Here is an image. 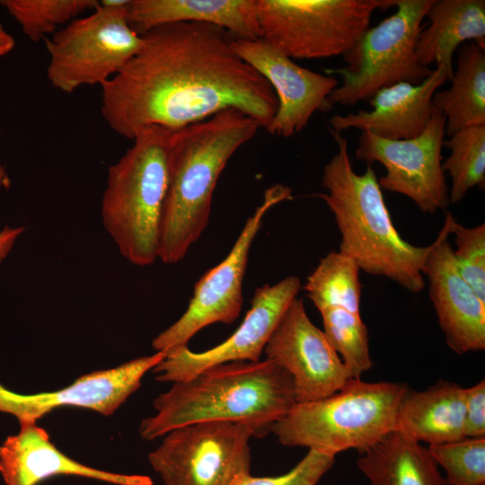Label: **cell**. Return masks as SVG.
<instances>
[{
    "mask_svg": "<svg viewBox=\"0 0 485 485\" xmlns=\"http://www.w3.org/2000/svg\"><path fill=\"white\" fill-rule=\"evenodd\" d=\"M445 118L433 110L425 130L405 140H389L361 131L356 157L370 164L378 162L386 173L378 180L381 190L410 198L424 213L435 214L449 204L442 168Z\"/></svg>",
    "mask_w": 485,
    "mask_h": 485,
    "instance_id": "7c38bea8",
    "label": "cell"
},
{
    "mask_svg": "<svg viewBox=\"0 0 485 485\" xmlns=\"http://www.w3.org/2000/svg\"><path fill=\"white\" fill-rule=\"evenodd\" d=\"M291 376L275 361H233L208 366L172 384L153 401L156 413L142 420V438L202 421H231L264 437L295 404Z\"/></svg>",
    "mask_w": 485,
    "mask_h": 485,
    "instance_id": "7a4b0ae2",
    "label": "cell"
},
{
    "mask_svg": "<svg viewBox=\"0 0 485 485\" xmlns=\"http://www.w3.org/2000/svg\"><path fill=\"white\" fill-rule=\"evenodd\" d=\"M171 130L144 129L108 170L101 198L102 223L120 254L136 266H149L158 260Z\"/></svg>",
    "mask_w": 485,
    "mask_h": 485,
    "instance_id": "5b68a950",
    "label": "cell"
},
{
    "mask_svg": "<svg viewBox=\"0 0 485 485\" xmlns=\"http://www.w3.org/2000/svg\"><path fill=\"white\" fill-rule=\"evenodd\" d=\"M464 398V388L448 381L421 392L409 388L398 407L394 431L428 445L462 439Z\"/></svg>",
    "mask_w": 485,
    "mask_h": 485,
    "instance_id": "44dd1931",
    "label": "cell"
},
{
    "mask_svg": "<svg viewBox=\"0 0 485 485\" xmlns=\"http://www.w3.org/2000/svg\"><path fill=\"white\" fill-rule=\"evenodd\" d=\"M334 462V455L309 449L297 464L282 475L253 477L250 473L242 477L234 485H317Z\"/></svg>",
    "mask_w": 485,
    "mask_h": 485,
    "instance_id": "4dcf8cb0",
    "label": "cell"
},
{
    "mask_svg": "<svg viewBox=\"0 0 485 485\" xmlns=\"http://www.w3.org/2000/svg\"><path fill=\"white\" fill-rule=\"evenodd\" d=\"M14 39L0 24V57L10 52L14 47Z\"/></svg>",
    "mask_w": 485,
    "mask_h": 485,
    "instance_id": "836d02e7",
    "label": "cell"
},
{
    "mask_svg": "<svg viewBox=\"0 0 485 485\" xmlns=\"http://www.w3.org/2000/svg\"><path fill=\"white\" fill-rule=\"evenodd\" d=\"M236 54L270 84L278 101L275 115L265 128L289 137L304 129L317 110L329 111L326 99L338 86L335 76L300 66L261 39H232Z\"/></svg>",
    "mask_w": 485,
    "mask_h": 485,
    "instance_id": "9a60e30c",
    "label": "cell"
},
{
    "mask_svg": "<svg viewBox=\"0 0 485 485\" xmlns=\"http://www.w3.org/2000/svg\"><path fill=\"white\" fill-rule=\"evenodd\" d=\"M428 450L445 471V485H485V436L429 445Z\"/></svg>",
    "mask_w": 485,
    "mask_h": 485,
    "instance_id": "f1b7e54d",
    "label": "cell"
},
{
    "mask_svg": "<svg viewBox=\"0 0 485 485\" xmlns=\"http://www.w3.org/2000/svg\"><path fill=\"white\" fill-rule=\"evenodd\" d=\"M6 174L4 168L0 165V187L4 183ZM24 227L4 226L0 231V262L8 255L12 250L16 239L24 232Z\"/></svg>",
    "mask_w": 485,
    "mask_h": 485,
    "instance_id": "d6a6232c",
    "label": "cell"
},
{
    "mask_svg": "<svg viewBox=\"0 0 485 485\" xmlns=\"http://www.w3.org/2000/svg\"><path fill=\"white\" fill-rule=\"evenodd\" d=\"M357 463L370 485H445L428 447L397 431L360 453Z\"/></svg>",
    "mask_w": 485,
    "mask_h": 485,
    "instance_id": "603a6c76",
    "label": "cell"
},
{
    "mask_svg": "<svg viewBox=\"0 0 485 485\" xmlns=\"http://www.w3.org/2000/svg\"><path fill=\"white\" fill-rule=\"evenodd\" d=\"M128 20L138 35L168 23L215 25L239 39H260L257 0H129Z\"/></svg>",
    "mask_w": 485,
    "mask_h": 485,
    "instance_id": "ffe728a7",
    "label": "cell"
},
{
    "mask_svg": "<svg viewBox=\"0 0 485 485\" xmlns=\"http://www.w3.org/2000/svg\"><path fill=\"white\" fill-rule=\"evenodd\" d=\"M432 2L392 0L395 13L363 32L342 55L346 65L324 70L325 75L342 78L326 99L329 111L334 105L368 101L379 90L398 83L420 84L432 74L433 69L422 66L416 55L421 23Z\"/></svg>",
    "mask_w": 485,
    "mask_h": 485,
    "instance_id": "52a82bcc",
    "label": "cell"
},
{
    "mask_svg": "<svg viewBox=\"0 0 485 485\" xmlns=\"http://www.w3.org/2000/svg\"><path fill=\"white\" fill-rule=\"evenodd\" d=\"M292 198L291 189L280 183L265 190L261 204L247 219L230 252L195 284L185 313L153 340L155 352L165 355L188 346L189 340L203 328L216 322L230 324L239 317L243 303L242 282L252 242L267 212Z\"/></svg>",
    "mask_w": 485,
    "mask_h": 485,
    "instance_id": "8fae6325",
    "label": "cell"
},
{
    "mask_svg": "<svg viewBox=\"0 0 485 485\" xmlns=\"http://www.w3.org/2000/svg\"><path fill=\"white\" fill-rule=\"evenodd\" d=\"M18 434L0 445V475L5 485H37L58 475L98 480L113 485H153L149 476L95 469L63 454L36 423L20 424Z\"/></svg>",
    "mask_w": 485,
    "mask_h": 485,
    "instance_id": "d6986e66",
    "label": "cell"
},
{
    "mask_svg": "<svg viewBox=\"0 0 485 485\" xmlns=\"http://www.w3.org/2000/svg\"><path fill=\"white\" fill-rule=\"evenodd\" d=\"M450 150L442 162L444 172L451 178L450 203L460 202L474 186L485 183V126H472L461 129L443 141Z\"/></svg>",
    "mask_w": 485,
    "mask_h": 485,
    "instance_id": "484cf974",
    "label": "cell"
},
{
    "mask_svg": "<svg viewBox=\"0 0 485 485\" xmlns=\"http://www.w3.org/2000/svg\"><path fill=\"white\" fill-rule=\"evenodd\" d=\"M359 267L340 251L323 257L307 278L304 289L319 312L342 308L360 314Z\"/></svg>",
    "mask_w": 485,
    "mask_h": 485,
    "instance_id": "d4e9b609",
    "label": "cell"
},
{
    "mask_svg": "<svg viewBox=\"0 0 485 485\" xmlns=\"http://www.w3.org/2000/svg\"><path fill=\"white\" fill-rule=\"evenodd\" d=\"M149 453L163 485H234L251 473V429L231 421H202L171 430Z\"/></svg>",
    "mask_w": 485,
    "mask_h": 485,
    "instance_id": "30bf717a",
    "label": "cell"
},
{
    "mask_svg": "<svg viewBox=\"0 0 485 485\" xmlns=\"http://www.w3.org/2000/svg\"><path fill=\"white\" fill-rule=\"evenodd\" d=\"M425 18L428 24L416 42L418 60L426 67L445 66L451 81L455 50L467 40L485 47V1L433 0Z\"/></svg>",
    "mask_w": 485,
    "mask_h": 485,
    "instance_id": "7402d4cb",
    "label": "cell"
},
{
    "mask_svg": "<svg viewBox=\"0 0 485 485\" xmlns=\"http://www.w3.org/2000/svg\"><path fill=\"white\" fill-rule=\"evenodd\" d=\"M323 333L340 356L352 379L372 367L368 332L360 314L342 308H329L320 312Z\"/></svg>",
    "mask_w": 485,
    "mask_h": 485,
    "instance_id": "83f0119b",
    "label": "cell"
},
{
    "mask_svg": "<svg viewBox=\"0 0 485 485\" xmlns=\"http://www.w3.org/2000/svg\"><path fill=\"white\" fill-rule=\"evenodd\" d=\"M451 82L432 99L433 110L445 118L446 135L485 126V47L471 41L460 48Z\"/></svg>",
    "mask_w": 485,
    "mask_h": 485,
    "instance_id": "cb8c5ba5",
    "label": "cell"
},
{
    "mask_svg": "<svg viewBox=\"0 0 485 485\" xmlns=\"http://www.w3.org/2000/svg\"><path fill=\"white\" fill-rule=\"evenodd\" d=\"M129 0H102L44 39L49 55L47 77L66 93L84 85L101 87L136 55L142 38L128 20Z\"/></svg>",
    "mask_w": 485,
    "mask_h": 485,
    "instance_id": "ba28073f",
    "label": "cell"
},
{
    "mask_svg": "<svg viewBox=\"0 0 485 485\" xmlns=\"http://www.w3.org/2000/svg\"><path fill=\"white\" fill-rule=\"evenodd\" d=\"M163 357V352L140 357L114 368L81 375L72 384L50 392L21 394L0 384V412L13 415L20 424L36 423L45 414L64 406L112 415Z\"/></svg>",
    "mask_w": 485,
    "mask_h": 485,
    "instance_id": "2e32d148",
    "label": "cell"
},
{
    "mask_svg": "<svg viewBox=\"0 0 485 485\" xmlns=\"http://www.w3.org/2000/svg\"><path fill=\"white\" fill-rule=\"evenodd\" d=\"M404 383L350 379L340 391L319 401L295 403L272 427L286 446H301L336 456L362 453L394 431Z\"/></svg>",
    "mask_w": 485,
    "mask_h": 485,
    "instance_id": "8992f818",
    "label": "cell"
},
{
    "mask_svg": "<svg viewBox=\"0 0 485 485\" xmlns=\"http://www.w3.org/2000/svg\"><path fill=\"white\" fill-rule=\"evenodd\" d=\"M261 128L234 109L171 130L169 181L163 207L158 260L181 261L207 227L217 181L234 154Z\"/></svg>",
    "mask_w": 485,
    "mask_h": 485,
    "instance_id": "3957f363",
    "label": "cell"
},
{
    "mask_svg": "<svg viewBox=\"0 0 485 485\" xmlns=\"http://www.w3.org/2000/svg\"><path fill=\"white\" fill-rule=\"evenodd\" d=\"M447 80L446 68L440 65L420 84L398 83L384 87L368 100L371 110L334 115L329 120L330 129L340 133L349 128L367 130L389 140L416 137L431 119L434 94Z\"/></svg>",
    "mask_w": 485,
    "mask_h": 485,
    "instance_id": "ac0fdd59",
    "label": "cell"
},
{
    "mask_svg": "<svg viewBox=\"0 0 485 485\" xmlns=\"http://www.w3.org/2000/svg\"><path fill=\"white\" fill-rule=\"evenodd\" d=\"M392 0H257L260 39L295 59L343 55Z\"/></svg>",
    "mask_w": 485,
    "mask_h": 485,
    "instance_id": "9c48e42d",
    "label": "cell"
},
{
    "mask_svg": "<svg viewBox=\"0 0 485 485\" xmlns=\"http://www.w3.org/2000/svg\"><path fill=\"white\" fill-rule=\"evenodd\" d=\"M451 234L454 235V260L462 278L485 302V225L465 227L455 219Z\"/></svg>",
    "mask_w": 485,
    "mask_h": 485,
    "instance_id": "f546056e",
    "label": "cell"
},
{
    "mask_svg": "<svg viewBox=\"0 0 485 485\" xmlns=\"http://www.w3.org/2000/svg\"><path fill=\"white\" fill-rule=\"evenodd\" d=\"M101 88V112L119 136L175 130L237 110L266 128L278 108L269 82L234 50L223 28L197 22L154 27Z\"/></svg>",
    "mask_w": 485,
    "mask_h": 485,
    "instance_id": "6da1fadb",
    "label": "cell"
},
{
    "mask_svg": "<svg viewBox=\"0 0 485 485\" xmlns=\"http://www.w3.org/2000/svg\"><path fill=\"white\" fill-rule=\"evenodd\" d=\"M338 151L322 171V198L332 212L341 235L340 252L365 272L385 277L406 290L424 287V269L432 243L416 246L401 238L385 205L371 164L357 174L348 154V141L329 129Z\"/></svg>",
    "mask_w": 485,
    "mask_h": 485,
    "instance_id": "277c9868",
    "label": "cell"
},
{
    "mask_svg": "<svg viewBox=\"0 0 485 485\" xmlns=\"http://www.w3.org/2000/svg\"><path fill=\"white\" fill-rule=\"evenodd\" d=\"M454 218L447 212L432 242L424 276L448 347L457 354L485 349V302L460 275L448 238Z\"/></svg>",
    "mask_w": 485,
    "mask_h": 485,
    "instance_id": "e0dca14e",
    "label": "cell"
},
{
    "mask_svg": "<svg viewBox=\"0 0 485 485\" xmlns=\"http://www.w3.org/2000/svg\"><path fill=\"white\" fill-rule=\"evenodd\" d=\"M301 288L296 276L258 287L242 322L226 340L202 352L191 351L185 346L166 353L153 368L155 379L173 384L186 381L214 365L260 360L281 316Z\"/></svg>",
    "mask_w": 485,
    "mask_h": 485,
    "instance_id": "5bb4252c",
    "label": "cell"
},
{
    "mask_svg": "<svg viewBox=\"0 0 485 485\" xmlns=\"http://www.w3.org/2000/svg\"><path fill=\"white\" fill-rule=\"evenodd\" d=\"M263 353L291 376L296 403L329 397L352 379L297 296L281 316Z\"/></svg>",
    "mask_w": 485,
    "mask_h": 485,
    "instance_id": "4fadbf2b",
    "label": "cell"
},
{
    "mask_svg": "<svg viewBox=\"0 0 485 485\" xmlns=\"http://www.w3.org/2000/svg\"><path fill=\"white\" fill-rule=\"evenodd\" d=\"M464 436H485V381L464 388Z\"/></svg>",
    "mask_w": 485,
    "mask_h": 485,
    "instance_id": "1f68e13d",
    "label": "cell"
},
{
    "mask_svg": "<svg viewBox=\"0 0 485 485\" xmlns=\"http://www.w3.org/2000/svg\"><path fill=\"white\" fill-rule=\"evenodd\" d=\"M3 5L33 42L52 35L86 10L99 4L96 0H2Z\"/></svg>",
    "mask_w": 485,
    "mask_h": 485,
    "instance_id": "4316f807",
    "label": "cell"
}]
</instances>
